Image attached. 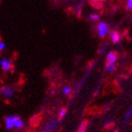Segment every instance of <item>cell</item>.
I'll list each match as a JSON object with an SVG mask.
<instances>
[{
    "instance_id": "cell-1",
    "label": "cell",
    "mask_w": 132,
    "mask_h": 132,
    "mask_svg": "<svg viewBox=\"0 0 132 132\" xmlns=\"http://www.w3.org/2000/svg\"><path fill=\"white\" fill-rule=\"evenodd\" d=\"M110 26L106 22H99L97 25V34L100 38H105L110 33Z\"/></svg>"
},
{
    "instance_id": "cell-9",
    "label": "cell",
    "mask_w": 132,
    "mask_h": 132,
    "mask_svg": "<svg viewBox=\"0 0 132 132\" xmlns=\"http://www.w3.org/2000/svg\"><path fill=\"white\" fill-rule=\"evenodd\" d=\"M24 125H25L24 121L20 118V119H18L16 122H15V124H14V128H15V129H21V128H23V127H24Z\"/></svg>"
},
{
    "instance_id": "cell-10",
    "label": "cell",
    "mask_w": 132,
    "mask_h": 132,
    "mask_svg": "<svg viewBox=\"0 0 132 132\" xmlns=\"http://www.w3.org/2000/svg\"><path fill=\"white\" fill-rule=\"evenodd\" d=\"M87 126H88V122L83 121L82 123L80 124L79 127H78L77 132H86V130H87Z\"/></svg>"
},
{
    "instance_id": "cell-5",
    "label": "cell",
    "mask_w": 132,
    "mask_h": 132,
    "mask_svg": "<svg viewBox=\"0 0 132 132\" xmlns=\"http://www.w3.org/2000/svg\"><path fill=\"white\" fill-rule=\"evenodd\" d=\"M0 66L4 72H9L12 69V62L11 60H9L5 57H2L0 60Z\"/></svg>"
},
{
    "instance_id": "cell-6",
    "label": "cell",
    "mask_w": 132,
    "mask_h": 132,
    "mask_svg": "<svg viewBox=\"0 0 132 132\" xmlns=\"http://www.w3.org/2000/svg\"><path fill=\"white\" fill-rule=\"evenodd\" d=\"M109 35H110V41L113 44H118L119 42H120V40H121V35H120V33L117 30H114V29L110 30V33H109Z\"/></svg>"
},
{
    "instance_id": "cell-15",
    "label": "cell",
    "mask_w": 132,
    "mask_h": 132,
    "mask_svg": "<svg viewBox=\"0 0 132 132\" xmlns=\"http://www.w3.org/2000/svg\"><path fill=\"white\" fill-rule=\"evenodd\" d=\"M115 68H116V65L115 64H113V65H110V66H109L107 68V71L109 72V73H112L114 70H115Z\"/></svg>"
},
{
    "instance_id": "cell-8",
    "label": "cell",
    "mask_w": 132,
    "mask_h": 132,
    "mask_svg": "<svg viewBox=\"0 0 132 132\" xmlns=\"http://www.w3.org/2000/svg\"><path fill=\"white\" fill-rule=\"evenodd\" d=\"M89 20L92 22H98L100 21V15L98 13H91L89 15Z\"/></svg>"
},
{
    "instance_id": "cell-2",
    "label": "cell",
    "mask_w": 132,
    "mask_h": 132,
    "mask_svg": "<svg viewBox=\"0 0 132 132\" xmlns=\"http://www.w3.org/2000/svg\"><path fill=\"white\" fill-rule=\"evenodd\" d=\"M0 93L2 94V96L6 99H11L14 96L15 94V90L12 87L10 86H3L0 89Z\"/></svg>"
},
{
    "instance_id": "cell-13",
    "label": "cell",
    "mask_w": 132,
    "mask_h": 132,
    "mask_svg": "<svg viewBox=\"0 0 132 132\" xmlns=\"http://www.w3.org/2000/svg\"><path fill=\"white\" fill-rule=\"evenodd\" d=\"M131 115H132V110H128L127 111V113H126V115H125V120L128 121L130 119V117H131Z\"/></svg>"
},
{
    "instance_id": "cell-19",
    "label": "cell",
    "mask_w": 132,
    "mask_h": 132,
    "mask_svg": "<svg viewBox=\"0 0 132 132\" xmlns=\"http://www.w3.org/2000/svg\"><path fill=\"white\" fill-rule=\"evenodd\" d=\"M130 20H131V22H132V14H131V18H130Z\"/></svg>"
},
{
    "instance_id": "cell-17",
    "label": "cell",
    "mask_w": 132,
    "mask_h": 132,
    "mask_svg": "<svg viewBox=\"0 0 132 132\" xmlns=\"http://www.w3.org/2000/svg\"><path fill=\"white\" fill-rule=\"evenodd\" d=\"M98 94H99V89L97 88L96 90H95V92L94 93V96H96V95H97Z\"/></svg>"
},
{
    "instance_id": "cell-4",
    "label": "cell",
    "mask_w": 132,
    "mask_h": 132,
    "mask_svg": "<svg viewBox=\"0 0 132 132\" xmlns=\"http://www.w3.org/2000/svg\"><path fill=\"white\" fill-rule=\"evenodd\" d=\"M20 119L19 116L17 115H9L5 118V127L8 130H11L14 128V124L15 122Z\"/></svg>"
},
{
    "instance_id": "cell-3",
    "label": "cell",
    "mask_w": 132,
    "mask_h": 132,
    "mask_svg": "<svg viewBox=\"0 0 132 132\" xmlns=\"http://www.w3.org/2000/svg\"><path fill=\"white\" fill-rule=\"evenodd\" d=\"M117 60H118V56H117V53L115 51H110L108 53L107 57H106V69L109 66L115 64Z\"/></svg>"
},
{
    "instance_id": "cell-7",
    "label": "cell",
    "mask_w": 132,
    "mask_h": 132,
    "mask_svg": "<svg viewBox=\"0 0 132 132\" xmlns=\"http://www.w3.org/2000/svg\"><path fill=\"white\" fill-rule=\"evenodd\" d=\"M58 124H59V121H57V120H52V121H50L49 123L44 127V130H43L42 132H52L53 130L57 127Z\"/></svg>"
},
{
    "instance_id": "cell-18",
    "label": "cell",
    "mask_w": 132,
    "mask_h": 132,
    "mask_svg": "<svg viewBox=\"0 0 132 132\" xmlns=\"http://www.w3.org/2000/svg\"><path fill=\"white\" fill-rule=\"evenodd\" d=\"M93 1H101V0H93Z\"/></svg>"
},
{
    "instance_id": "cell-11",
    "label": "cell",
    "mask_w": 132,
    "mask_h": 132,
    "mask_svg": "<svg viewBox=\"0 0 132 132\" xmlns=\"http://www.w3.org/2000/svg\"><path fill=\"white\" fill-rule=\"evenodd\" d=\"M67 114V109L65 108H61V110H60V113H59V120H62Z\"/></svg>"
},
{
    "instance_id": "cell-12",
    "label": "cell",
    "mask_w": 132,
    "mask_h": 132,
    "mask_svg": "<svg viewBox=\"0 0 132 132\" xmlns=\"http://www.w3.org/2000/svg\"><path fill=\"white\" fill-rule=\"evenodd\" d=\"M73 93V89L70 87V86H65L63 89H62V94L64 95H70V94Z\"/></svg>"
},
{
    "instance_id": "cell-16",
    "label": "cell",
    "mask_w": 132,
    "mask_h": 132,
    "mask_svg": "<svg viewBox=\"0 0 132 132\" xmlns=\"http://www.w3.org/2000/svg\"><path fill=\"white\" fill-rule=\"evenodd\" d=\"M6 48V44L3 41L0 42V51H3V50Z\"/></svg>"
},
{
    "instance_id": "cell-14",
    "label": "cell",
    "mask_w": 132,
    "mask_h": 132,
    "mask_svg": "<svg viewBox=\"0 0 132 132\" xmlns=\"http://www.w3.org/2000/svg\"><path fill=\"white\" fill-rule=\"evenodd\" d=\"M126 7L128 11H132V0H127V2H126Z\"/></svg>"
}]
</instances>
